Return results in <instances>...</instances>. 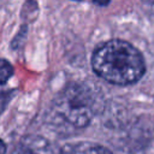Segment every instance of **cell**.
<instances>
[{"mask_svg": "<svg viewBox=\"0 0 154 154\" xmlns=\"http://www.w3.org/2000/svg\"><path fill=\"white\" fill-rule=\"evenodd\" d=\"M91 66L99 77L118 85L136 83L146 71L142 54L123 40L107 41L95 49Z\"/></svg>", "mask_w": 154, "mask_h": 154, "instance_id": "cell-1", "label": "cell"}, {"mask_svg": "<svg viewBox=\"0 0 154 154\" xmlns=\"http://www.w3.org/2000/svg\"><path fill=\"white\" fill-rule=\"evenodd\" d=\"M102 106L101 93L88 83L69 84L54 100L55 113L75 128L87 126Z\"/></svg>", "mask_w": 154, "mask_h": 154, "instance_id": "cell-2", "label": "cell"}, {"mask_svg": "<svg viewBox=\"0 0 154 154\" xmlns=\"http://www.w3.org/2000/svg\"><path fill=\"white\" fill-rule=\"evenodd\" d=\"M12 154H60L45 137L30 135L20 140Z\"/></svg>", "mask_w": 154, "mask_h": 154, "instance_id": "cell-3", "label": "cell"}, {"mask_svg": "<svg viewBox=\"0 0 154 154\" xmlns=\"http://www.w3.org/2000/svg\"><path fill=\"white\" fill-rule=\"evenodd\" d=\"M60 154H112L107 148L94 142H78L65 146Z\"/></svg>", "mask_w": 154, "mask_h": 154, "instance_id": "cell-4", "label": "cell"}, {"mask_svg": "<svg viewBox=\"0 0 154 154\" xmlns=\"http://www.w3.org/2000/svg\"><path fill=\"white\" fill-rule=\"evenodd\" d=\"M0 71H1V83H5L8 78H10V76L12 75V71H13V69H12V66L6 61V60H2L1 61V67H0Z\"/></svg>", "mask_w": 154, "mask_h": 154, "instance_id": "cell-5", "label": "cell"}, {"mask_svg": "<svg viewBox=\"0 0 154 154\" xmlns=\"http://www.w3.org/2000/svg\"><path fill=\"white\" fill-rule=\"evenodd\" d=\"M109 1H111V0H94V2H95V4H97V5H101V6H103V5H107Z\"/></svg>", "mask_w": 154, "mask_h": 154, "instance_id": "cell-6", "label": "cell"}]
</instances>
